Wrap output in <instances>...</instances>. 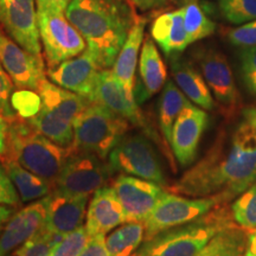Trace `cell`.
Masks as SVG:
<instances>
[{
  "label": "cell",
  "instance_id": "6da1fadb",
  "mask_svg": "<svg viewBox=\"0 0 256 256\" xmlns=\"http://www.w3.org/2000/svg\"><path fill=\"white\" fill-rule=\"evenodd\" d=\"M255 182L256 138L241 120L232 133H220L206 156L168 191L188 197L226 194L235 200Z\"/></svg>",
  "mask_w": 256,
  "mask_h": 256
},
{
  "label": "cell",
  "instance_id": "7a4b0ae2",
  "mask_svg": "<svg viewBox=\"0 0 256 256\" xmlns=\"http://www.w3.org/2000/svg\"><path fill=\"white\" fill-rule=\"evenodd\" d=\"M64 14L102 69L113 66L139 18L130 0H72Z\"/></svg>",
  "mask_w": 256,
  "mask_h": 256
},
{
  "label": "cell",
  "instance_id": "3957f363",
  "mask_svg": "<svg viewBox=\"0 0 256 256\" xmlns=\"http://www.w3.org/2000/svg\"><path fill=\"white\" fill-rule=\"evenodd\" d=\"M234 224L229 203H222L200 218L146 240L132 256H198L217 234Z\"/></svg>",
  "mask_w": 256,
  "mask_h": 256
},
{
  "label": "cell",
  "instance_id": "277c9868",
  "mask_svg": "<svg viewBox=\"0 0 256 256\" xmlns=\"http://www.w3.org/2000/svg\"><path fill=\"white\" fill-rule=\"evenodd\" d=\"M8 121L6 150L0 159L14 160L32 174L49 182L54 188L72 148L51 142L28 120L16 116Z\"/></svg>",
  "mask_w": 256,
  "mask_h": 256
},
{
  "label": "cell",
  "instance_id": "5b68a950",
  "mask_svg": "<svg viewBox=\"0 0 256 256\" xmlns=\"http://www.w3.org/2000/svg\"><path fill=\"white\" fill-rule=\"evenodd\" d=\"M130 130V122L98 102H90L74 121L72 151L106 159Z\"/></svg>",
  "mask_w": 256,
  "mask_h": 256
},
{
  "label": "cell",
  "instance_id": "8992f818",
  "mask_svg": "<svg viewBox=\"0 0 256 256\" xmlns=\"http://www.w3.org/2000/svg\"><path fill=\"white\" fill-rule=\"evenodd\" d=\"M234 200L226 194L208 197H188L164 191L148 217L144 220L145 241L164 230L183 226L206 215L214 208Z\"/></svg>",
  "mask_w": 256,
  "mask_h": 256
},
{
  "label": "cell",
  "instance_id": "52a82bcc",
  "mask_svg": "<svg viewBox=\"0 0 256 256\" xmlns=\"http://www.w3.org/2000/svg\"><path fill=\"white\" fill-rule=\"evenodd\" d=\"M37 23L48 69L78 56L87 49V42L66 14L37 6Z\"/></svg>",
  "mask_w": 256,
  "mask_h": 256
},
{
  "label": "cell",
  "instance_id": "ba28073f",
  "mask_svg": "<svg viewBox=\"0 0 256 256\" xmlns=\"http://www.w3.org/2000/svg\"><path fill=\"white\" fill-rule=\"evenodd\" d=\"M88 152L72 151L58 177L52 191L63 194H89L104 188L114 174L110 162Z\"/></svg>",
  "mask_w": 256,
  "mask_h": 256
},
{
  "label": "cell",
  "instance_id": "9c48e42d",
  "mask_svg": "<svg viewBox=\"0 0 256 256\" xmlns=\"http://www.w3.org/2000/svg\"><path fill=\"white\" fill-rule=\"evenodd\" d=\"M108 162L114 172L166 186V178L158 156L148 139L142 134L124 136L112 150Z\"/></svg>",
  "mask_w": 256,
  "mask_h": 256
},
{
  "label": "cell",
  "instance_id": "30bf717a",
  "mask_svg": "<svg viewBox=\"0 0 256 256\" xmlns=\"http://www.w3.org/2000/svg\"><path fill=\"white\" fill-rule=\"evenodd\" d=\"M200 72L226 118H232L241 104L232 70L226 57L216 49L203 48L194 52Z\"/></svg>",
  "mask_w": 256,
  "mask_h": 256
},
{
  "label": "cell",
  "instance_id": "8fae6325",
  "mask_svg": "<svg viewBox=\"0 0 256 256\" xmlns=\"http://www.w3.org/2000/svg\"><path fill=\"white\" fill-rule=\"evenodd\" d=\"M0 63L17 89L37 90L46 75L43 56L28 52L0 26Z\"/></svg>",
  "mask_w": 256,
  "mask_h": 256
},
{
  "label": "cell",
  "instance_id": "7c38bea8",
  "mask_svg": "<svg viewBox=\"0 0 256 256\" xmlns=\"http://www.w3.org/2000/svg\"><path fill=\"white\" fill-rule=\"evenodd\" d=\"M0 26L28 52L42 56L34 0H0Z\"/></svg>",
  "mask_w": 256,
  "mask_h": 256
},
{
  "label": "cell",
  "instance_id": "4fadbf2b",
  "mask_svg": "<svg viewBox=\"0 0 256 256\" xmlns=\"http://www.w3.org/2000/svg\"><path fill=\"white\" fill-rule=\"evenodd\" d=\"M101 69L95 55L87 48L78 56L48 69L46 75L55 84L94 102L96 83Z\"/></svg>",
  "mask_w": 256,
  "mask_h": 256
},
{
  "label": "cell",
  "instance_id": "5bb4252c",
  "mask_svg": "<svg viewBox=\"0 0 256 256\" xmlns=\"http://www.w3.org/2000/svg\"><path fill=\"white\" fill-rule=\"evenodd\" d=\"M209 124L206 110L190 104L182 110L172 130L170 147L182 168L191 166L197 158L202 136Z\"/></svg>",
  "mask_w": 256,
  "mask_h": 256
},
{
  "label": "cell",
  "instance_id": "9a60e30c",
  "mask_svg": "<svg viewBox=\"0 0 256 256\" xmlns=\"http://www.w3.org/2000/svg\"><path fill=\"white\" fill-rule=\"evenodd\" d=\"M112 186L122 204L126 222H144L165 191L153 182L128 174L118 176Z\"/></svg>",
  "mask_w": 256,
  "mask_h": 256
},
{
  "label": "cell",
  "instance_id": "2e32d148",
  "mask_svg": "<svg viewBox=\"0 0 256 256\" xmlns=\"http://www.w3.org/2000/svg\"><path fill=\"white\" fill-rule=\"evenodd\" d=\"M94 102H98L128 122L151 132L145 122V118L133 95H130L119 80L114 76L112 69H101L98 74Z\"/></svg>",
  "mask_w": 256,
  "mask_h": 256
},
{
  "label": "cell",
  "instance_id": "e0dca14e",
  "mask_svg": "<svg viewBox=\"0 0 256 256\" xmlns=\"http://www.w3.org/2000/svg\"><path fill=\"white\" fill-rule=\"evenodd\" d=\"M46 217L43 228L54 235L64 238L83 226L89 194H63L52 191L46 196Z\"/></svg>",
  "mask_w": 256,
  "mask_h": 256
},
{
  "label": "cell",
  "instance_id": "ac0fdd59",
  "mask_svg": "<svg viewBox=\"0 0 256 256\" xmlns=\"http://www.w3.org/2000/svg\"><path fill=\"white\" fill-rule=\"evenodd\" d=\"M46 217V197L28 204L14 214L0 234V256L10 255L44 226Z\"/></svg>",
  "mask_w": 256,
  "mask_h": 256
},
{
  "label": "cell",
  "instance_id": "d6986e66",
  "mask_svg": "<svg viewBox=\"0 0 256 256\" xmlns=\"http://www.w3.org/2000/svg\"><path fill=\"white\" fill-rule=\"evenodd\" d=\"M126 222L122 204L113 186H104L92 194L87 211L86 229L89 238L106 235Z\"/></svg>",
  "mask_w": 256,
  "mask_h": 256
},
{
  "label": "cell",
  "instance_id": "ffe728a7",
  "mask_svg": "<svg viewBox=\"0 0 256 256\" xmlns=\"http://www.w3.org/2000/svg\"><path fill=\"white\" fill-rule=\"evenodd\" d=\"M168 82L166 66L156 49L152 37H146L142 46L139 60V78L136 80L134 98L139 104H144L153 95L159 92Z\"/></svg>",
  "mask_w": 256,
  "mask_h": 256
},
{
  "label": "cell",
  "instance_id": "44dd1931",
  "mask_svg": "<svg viewBox=\"0 0 256 256\" xmlns=\"http://www.w3.org/2000/svg\"><path fill=\"white\" fill-rule=\"evenodd\" d=\"M170 60L172 76L183 94L204 110H215L217 104L202 72H198L188 60L180 58L179 55L170 57Z\"/></svg>",
  "mask_w": 256,
  "mask_h": 256
},
{
  "label": "cell",
  "instance_id": "7402d4cb",
  "mask_svg": "<svg viewBox=\"0 0 256 256\" xmlns=\"http://www.w3.org/2000/svg\"><path fill=\"white\" fill-rule=\"evenodd\" d=\"M151 37L168 58L183 52L191 44L184 26L183 8L156 17L151 28Z\"/></svg>",
  "mask_w": 256,
  "mask_h": 256
},
{
  "label": "cell",
  "instance_id": "603a6c76",
  "mask_svg": "<svg viewBox=\"0 0 256 256\" xmlns=\"http://www.w3.org/2000/svg\"><path fill=\"white\" fill-rule=\"evenodd\" d=\"M42 98V108L60 119L72 122L90 104L87 98L66 90L44 78L36 90Z\"/></svg>",
  "mask_w": 256,
  "mask_h": 256
},
{
  "label": "cell",
  "instance_id": "cb8c5ba5",
  "mask_svg": "<svg viewBox=\"0 0 256 256\" xmlns=\"http://www.w3.org/2000/svg\"><path fill=\"white\" fill-rule=\"evenodd\" d=\"M147 19L138 18L134 26L128 34L126 42L121 48L119 55L112 66L114 76L122 83L124 89L134 96L136 87V72L139 60V51L144 43Z\"/></svg>",
  "mask_w": 256,
  "mask_h": 256
},
{
  "label": "cell",
  "instance_id": "d4e9b609",
  "mask_svg": "<svg viewBox=\"0 0 256 256\" xmlns=\"http://www.w3.org/2000/svg\"><path fill=\"white\" fill-rule=\"evenodd\" d=\"M10 179L14 183L22 202L38 200L52 192V185L40 176L32 174L14 160H2Z\"/></svg>",
  "mask_w": 256,
  "mask_h": 256
},
{
  "label": "cell",
  "instance_id": "484cf974",
  "mask_svg": "<svg viewBox=\"0 0 256 256\" xmlns=\"http://www.w3.org/2000/svg\"><path fill=\"white\" fill-rule=\"evenodd\" d=\"M190 104L191 101L174 84V81L168 80L165 83L159 101V127L166 146H170L171 142L172 130L179 114Z\"/></svg>",
  "mask_w": 256,
  "mask_h": 256
},
{
  "label": "cell",
  "instance_id": "4316f807",
  "mask_svg": "<svg viewBox=\"0 0 256 256\" xmlns=\"http://www.w3.org/2000/svg\"><path fill=\"white\" fill-rule=\"evenodd\" d=\"M145 241L144 222H124L106 238L110 256H132Z\"/></svg>",
  "mask_w": 256,
  "mask_h": 256
},
{
  "label": "cell",
  "instance_id": "83f0119b",
  "mask_svg": "<svg viewBox=\"0 0 256 256\" xmlns=\"http://www.w3.org/2000/svg\"><path fill=\"white\" fill-rule=\"evenodd\" d=\"M248 234L247 230L234 224L217 234L198 256H243Z\"/></svg>",
  "mask_w": 256,
  "mask_h": 256
},
{
  "label": "cell",
  "instance_id": "f1b7e54d",
  "mask_svg": "<svg viewBox=\"0 0 256 256\" xmlns=\"http://www.w3.org/2000/svg\"><path fill=\"white\" fill-rule=\"evenodd\" d=\"M38 132L62 147H72L74 142V124L57 118L40 107L34 118L28 120Z\"/></svg>",
  "mask_w": 256,
  "mask_h": 256
},
{
  "label": "cell",
  "instance_id": "f546056e",
  "mask_svg": "<svg viewBox=\"0 0 256 256\" xmlns=\"http://www.w3.org/2000/svg\"><path fill=\"white\" fill-rule=\"evenodd\" d=\"M184 26L190 43H194L211 36L216 30V24L208 17L197 0H190L183 6Z\"/></svg>",
  "mask_w": 256,
  "mask_h": 256
},
{
  "label": "cell",
  "instance_id": "4dcf8cb0",
  "mask_svg": "<svg viewBox=\"0 0 256 256\" xmlns=\"http://www.w3.org/2000/svg\"><path fill=\"white\" fill-rule=\"evenodd\" d=\"M230 210L240 228L249 232L256 229V182L232 200Z\"/></svg>",
  "mask_w": 256,
  "mask_h": 256
},
{
  "label": "cell",
  "instance_id": "1f68e13d",
  "mask_svg": "<svg viewBox=\"0 0 256 256\" xmlns=\"http://www.w3.org/2000/svg\"><path fill=\"white\" fill-rule=\"evenodd\" d=\"M222 17L234 25L256 20V0H218Z\"/></svg>",
  "mask_w": 256,
  "mask_h": 256
},
{
  "label": "cell",
  "instance_id": "d6a6232c",
  "mask_svg": "<svg viewBox=\"0 0 256 256\" xmlns=\"http://www.w3.org/2000/svg\"><path fill=\"white\" fill-rule=\"evenodd\" d=\"M63 238L54 235L46 229L42 228L36 235L28 238L20 247L16 249L14 255L16 256H49L52 248Z\"/></svg>",
  "mask_w": 256,
  "mask_h": 256
},
{
  "label": "cell",
  "instance_id": "836d02e7",
  "mask_svg": "<svg viewBox=\"0 0 256 256\" xmlns=\"http://www.w3.org/2000/svg\"><path fill=\"white\" fill-rule=\"evenodd\" d=\"M11 104L19 118L28 120L40 110L42 98L36 90L18 89L12 94Z\"/></svg>",
  "mask_w": 256,
  "mask_h": 256
},
{
  "label": "cell",
  "instance_id": "e575fe53",
  "mask_svg": "<svg viewBox=\"0 0 256 256\" xmlns=\"http://www.w3.org/2000/svg\"><path fill=\"white\" fill-rule=\"evenodd\" d=\"M89 240L86 226H80L75 232L68 234L57 243L49 256H78Z\"/></svg>",
  "mask_w": 256,
  "mask_h": 256
},
{
  "label": "cell",
  "instance_id": "d590c367",
  "mask_svg": "<svg viewBox=\"0 0 256 256\" xmlns=\"http://www.w3.org/2000/svg\"><path fill=\"white\" fill-rule=\"evenodd\" d=\"M241 76L247 90L256 96V46L243 48L240 52Z\"/></svg>",
  "mask_w": 256,
  "mask_h": 256
},
{
  "label": "cell",
  "instance_id": "8d00e7d4",
  "mask_svg": "<svg viewBox=\"0 0 256 256\" xmlns=\"http://www.w3.org/2000/svg\"><path fill=\"white\" fill-rule=\"evenodd\" d=\"M14 82L6 72L2 64L0 63V115H2L8 120L18 116L11 104V98L14 92Z\"/></svg>",
  "mask_w": 256,
  "mask_h": 256
},
{
  "label": "cell",
  "instance_id": "74e56055",
  "mask_svg": "<svg viewBox=\"0 0 256 256\" xmlns=\"http://www.w3.org/2000/svg\"><path fill=\"white\" fill-rule=\"evenodd\" d=\"M226 38L234 46L249 48L256 46V20L249 22L241 26L232 28L226 34Z\"/></svg>",
  "mask_w": 256,
  "mask_h": 256
},
{
  "label": "cell",
  "instance_id": "f35d334b",
  "mask_svg": "<svg viewBox=\"0 0 256 256\" xmlns=\"http://www.w3.org/2000/svg\"><path fill=\"white\" fill-rule=\"evenodd\" d=\"M20 197L0 159V206H8L16 209L20 206Z\"/></svg>",
  "mask_w": 256,
  "mask_h": 256
},
{
  "label": "cell",
  "instance_id": "ab89813d",
  "mask_svg": "<svg viewBox=\"0 0 256 256\" xmlns=\"http://www.w3.org/2000/svg\"><path fill=\"white\" fill-rule=\"evenodd\" d=\"M104 236L106 235H96L89 238L84 249L78 256H110Z\"/></svg>",
  "mask_w": 256,
  "mask_h": 256
},
{
  "label": "cell",
  "instance_id": "60d3db41",
  "mask_svg": "<svg viewBox=\"0 0 256 256\" xmlns=\"http://www.w3.org/2000/svg\"><path fill=\"white\" fill-rule=\"evenodd\" d=\"M172 2L174 0H130L133 8L140 12L154 11V10L162 8L171 4Z\"/></svg>",
  "mask_w": 256,
  "mask_h": 256
},
{
  "label": "cell",
  "instance_id": "b9f144b4",
  "mask_svg": "<svg viewBox=\"0 0 256 256\" xmlns=\"http://www.w3.org/2000/svg\"><path fill=\"white\" fill-rule=\"evenodd\" d=\"M72 0H36L37 6H42V8H46L50 10H55V11L66 12V8L70 4Z\"/></svg>",
  "mask_w": 256,
  "mask_h": 256
},
{
  "label": "cell",
  "instance_id": "7bdbcfd3",
  "mask_svg": "<svg viewBox=\"0 0 256 256\" xmlns=\"http://www.w3.org/2000/svg\"><path fill=\"white\" fill-rule=\"evenodd\" d=\"M242 120L250 127L252 132L256 138V106L243 108L242 110Z\"/></svg>",
  "mask_w": 256,
  "mask_h": 256
},
{
  "label": "cell",
  "instance_id": "ee69618b",
  "mask_svg": "<svg viewBox=\"0 0 256 256\" xmlns=\"http://www.w3.org/2000/svg\"><path fill=\"white\" fill-rule=\"evenodd\" d=\"M8 121L6 118L0 115V156H4L6 150V136H8Z\"/></svg>",
  "mask_w": 256,
  "mask_h": 256
},
{
  "label": "cell",
  "instance_id": "f6af8a7d",
  "mask_svg": "<svg viewBox=\"0 0 256 256\" xmlns=\"http://www.w3.org/2000/svg\"><path fill=\"white\" fill-rule=\"evenodd\" d=\"M243 256H256V229L248 234L247 247Z\"/></svg>",
  "mask_w": 256,
  "mask_h": 256
},
{
  "label": "cell",
  "instance_id": "bcb514c9",
  "mask_svg": "<svg viewBox=\"0 0 256 256\" xmlns=\"http://www.w3.org/2000/svg\"><path fill=\"white\" fill-rule=\"evenodd\" d=\"M14 208L8 206H0V228L8 223V220L14 216Z\"/></svg>",
  "mask_w": 256,
  "mask_h": 256
},
{
  "label": "cell",
  "instance_id": "7dc6e473",
  "mask_svg": "<svg viewBox=\"0 0 256 256\" xmlns=\"http://www.w3.org/2000/svg\"><path fill=\"white\" fill-rule=\"evenodd\" d=\"M6 256H16V255H14V254H10V255H6Z\"/></svg>",
  "mask_w": 256,
  "mask_h": 256
}]
</instances>
